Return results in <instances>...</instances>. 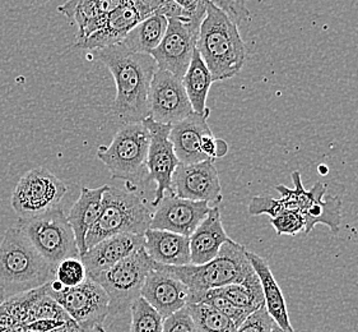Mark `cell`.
Returning <instances> with one entry per match:
<instances>
[{
	"label": "cell",
	"mask_w": 358,
	"mask_h": 332,
	"mask_svg": "<svg viewBox=\"0 0 358 332\" xmlns=\"http://www.w3.org/2000/svg\"><path fill=\"white\" fill-rule=\"evenodd\" d=\"M193 113L182 81L167 71L157 69L150 90V118L157 123L172 125Z\"/></svg>",
	"instance_id": "cell-13"
},
{
	"label": "cell",
	"mask_w": 358,
	"mask_h": 332,
	"mask_svg": "<svg viewBox=\"0 0 358 332\" xmlns=\"http://www.w3.org/2000/svg\"><path fill=\"white\" fill-rule=\"evenodd\" d=\"M198 332H236L237 326L223 313L206 303H187Z\"/></svg>",
	"instance_id": "cell-30"
},
{
	"label": "cell",
	"mask_w": 358,
	"mask_h": 332,
	"mask_svg": "<svg viewBox=\"0 0 358 332\" xmlns=\"http://www.w3.org/2000/svg\"><path fill=\"white\" fill-rule=\"evenodd\" d=\"M152 215V209L136 191L108 186L99 220L87 235V251L108 237L119 234L143 235L150 229Z\"/></svg>",
	"instance_id": "cell-5"
},
{
	"label": "cell",
	"mask_w": 358,
	"mask_h": 332,
	"mask_svg": "<svg viewBox=\"0 0 358 332\" xmlns=\"http://www.w3.org/2000/svg\"><path fill=\"white\" fill-rule=\"evenodd\" d=\"M143 237L145 252L159 265L187 266L192 263L189 237L157 229L145 230Z\"/></svg>",
	"instance_id": "cell-23"
},
{
	"label": "cell",
	"mask_w": 358,
	"mask_h": 332,
	"mask_svg": "<svg viewBox=\"0 0 358 332\" xmlns=\"http://www.w3.org/2000/svg\"><path fill=\"white\" fill-rule=\"evenodd\" d=\"M142 123L150 132V148L145 167L147 181L156 183L155 198L151 203L152 207H156L167 193H173L172 175L180 165V161L170 141L172 125L157 123L150 116Z\"/></svg>",
	"instance_id": "cell-11"
},
{
	"label": "cell",
	"mask_w": 358,
	"mask_h": 332,
	"mask_svg": "<svg viewBox=\"0 0 358 332\" xmlns=\"http://www.w3.org/2000/svg\"><path fill=\"white\" fill-rule=\"evenodd\" d=\"M124 0H65L57 8V12L72 20L77 27L76 43L91 36L100 29L111 12L122 4Z\"/></svg>",
	"instance_id": "cell-21"
},
{
	"label": "cell",
	"mask_w": 358,
	"mask_h": 332,
	"mask_svg": "<svg viewBox=\"0 0 358 332\" xmlns=\"http://www.w3.org/2000/svg\"><path fill=\"white\" fill-rule=\"evenodd\" d=\"M303 220L306 234L317 224L327 225L333 234H338L342 223V201L337 195H322L303 215Z\"/></svg>",
	"instance_id": "cell-28"
},
{
	"label": "cell",
	"mask_w": 358,
	"mask_h": 332,
	"mask_svg": "<svg viewBox=\"0 0 358 332\" xmlns=\"http://www.w3.org/2000/svg\"><path fill=\"white\" fill-rule=\"evenodd\" d=\"M7 300V298H6V293H4V288H3V285L0 284V304L4 303Z\"/></svg>",
	"instance_id": "cell-41"
},
{
	"label": "cell",
	"mask_w": 358,
	"mask_h": 332,
	"mask_svg": "<svg viewBox=\"0 0 358 332\" xmlns=\"http://www.w3.org/2000/svg\"><path fill=\"white\" fill-rule=\"evenodd\" d=\"M167 26L169 18L166 15L152 13L130 31L122 45L133 53L151 55L165 36Z\"/></svg>",
	"instance_id": "cell-27"
},
{
	"label": "cell",
	"mask_w": 358,
	"mask_h": 332,
	"mask_svg": "<svg viewBox=\"0 0 358 332\" xmlns=\"http://www.w3.org/2000/svg\"><path fill=\"white\" fill-rule=\"evenodd\" d=\"M4 332H29V330H27L26 324H17V325L10 327L9 330Z\"/></svg>",
	"instance_id": "cell-39"
},
{
	"label": "cell",
	"mask_w": 358,
	"mask_h": 332,
	"mask_svg": "<svg viewBox=\"0 0 358 332\" xmlns=\"http://www.w3.org/2000/svg\"><path fill=\"white\" fill-rule=\"evenodd\" d=\"M271 225L278 235H296L305 233V220L302 215L294 211H285L278 216L271 219Z\"/></svg>",
	"instance_id": "cell-34"
},
{
	"label": "cell",
	"mask_w": 358,
	"mask_h": 332,
	"mask_svg": "<svg viewBox=\"0 0 358 332\" xmlns=\"http://www.w3.org/2000/svg\"><path fill=\"white\" fill-rule=\"evenodd\" d=\"M153 265L155 261L142 247L106 271L88 276L108 294V317H116L129 310L136 298L141 296Z\"/></svg>",
	"instance_id": "cell-7"
},
{
	"label": "cell",
	"mask_w": 358,
	"mask_h": 332,
	"mask_svg": "<svg viewBox=\"0 0 358 332\" xmlns=\"http://www.w3.org/2000/svg\"><path fill=\"white\" fill-rule=\"evenodd\" d=\"M271 332H296L294 328H289V330H285V328H282L280 326L277 325V324H274L272 327V330Z\"/></svg>",
	"instance_id": "cell-40"
},
{
	"label": "cell",
	"mask_w": 358,
	"mask_h": 332,
	"mask_svg": "<svg viewBox=\"0 0 358 332\" xmlns=\"http://www.w3.org/2000/svg\"><path fill=\"white\" fill-rule=\"evenodd\" d=\"M196 50L215 82L229 80L243 69L246 48L236 25L222 9L209 3L201 22Z\"/></svg>",
	"instance_id": "cell-2"
},
{
	"label": "cell",
	"mask_w": 358,
	"mask_h": 332,
	"mask_svg": "<svg viewBox=\"0 0 358 332\" xmlns=\"http://www.w3.org/2000/svg\"><path fill=\"white\" fill-rule=\"evenodd\" d=\"M152 13L151 8L144 0H124L119 8L106 17L100 29L91 36L76 43V46L83 50L94 51L122 43L130 31Z\"/></svg>",
	"instance_id": "cell-15"
},
{
	"label": "cell",
	"mask_w": 358,
	"mask_h": 332,
	"mask_svg": "<svg viewBox=\"0 0 358 332\" xmlns=\"http://www.w3.org/2000/svg\"><path fill=\"white\" fill-rule=\"evenodd\" d=\"M274 324V319L263 305L249 314L244 322L237 327L236 332H271Z\"/></svg>",
	"instance_id": "cell-35"
},
{
	"label": "cell",
	"mask_w": 358,
	"mask_h": 332,
	"mask_svg": "<svg viewBox=\"0 0 358 332\" xmlns=\"http://www.w3.org/2000/svg\"><path fill=\"white\" fill-rule=\"evenodd\" d=\"M0 332H4V331H3V330H1V328H0Z\"/></svg>",
	"instance_id": "cell-43"
},
{
	"label": "cell",
	"mask_w": 358,
	"mask_h": 332,
	"mask_svg": "<svg viewBox=\"0 0 358 332\" xmlns=\"http://www.w3.org/2000/svg\"><path fill=\"white\" fill-rule=\"evenodd\" d=\"M246 256L250 261L251 266L254 268L255 274L258 275L259 280L262 284L266 311L274 319V322L282 328H285V330L294 328L291 325L288 311H287L286 299L283 296L282 289L275 280L268 262L263 257L258 256L257 253H252L250 251H246Z\"/></svg>",
	"instance_id": "cell-25"
},
{
	"label": "cell",
	"mask_w": 358,
	"mask_h": 332,
	"mask_svg": "<svg viewBox=\"0 0 358 332\" xmlns=\"http://www.w3.org/2000/svg\"><path fill=\"white\" fill-rule=\"evenodd\" d=\"M162 332H198L187 307L164 319Z\"/></svg>",
	"instance_id": "cell-37"
},
{
	"label": "cell",
	"mask_w": 358,
	"mask_h": 332,
	"mask_svg": "<svg viewBox=\"0 0 358 332\" xmlns=\"http://www.w3.org/2000/svg\"><path fill=\"white\" fill-rule=\"evenodd\" d=\"M54 272L17 226L6 231L0 243V284L7 299L49 284Z\"/></svg>",
	"instance_id": "cell-3"
},
{
	"label": "cell",
	"mask_w": 358,
	"mask_h": 332,
	"mask_svg": "<svg viewBox=\"0 0 358 332\" xmlns=\"http://www.w3.org/2000/svg\"><path fill=\"white\" fill-rule=\"evenodd\" d=\"M150 132L143 123L124 124L111 144L97 148V158L106 166L113 179L127 183L130 191L147 181V155Z\"/></svg>",
	"instance_id": "cell-6"
},
{
	"label": "cell",
	"mask_w": 358,
	"mask_h": 332,
	"mask_svg": "<svg viewBox=\"0 0 358 332\" xmlns=\"http://www.w3.org/2000/svg\"><path fill=\"white\" fill-rule=\"evenodd\" d=\"M88 274H87L86 266L80 261L79 257H71L62 261L54 272V279L62 282L64 288H74L80 284L86 282Z\"/></svg>",
	"instance_id": "cell-33"
},
{
	"label": "cell",
	"mask_w": 358,
	"mask_h": 332,
	"mask_svg": "<svg viewBox=\"0 0 358 332\" xmlns=\"http://www.w3.org/2000/svg\"><path fill=\"white\" fill-rule=\"evenodd\" d=\"M142 247H144L143 235L119 234L101 240L79 258L86 266L88 276H91L113 268Z\"/></svg>",
	"instance_id": "cell-20"
},
{
	"label": "cell",
	"mask_w": 358,
	"mask_h": 332,
	"mask_svg": "<svg viewBox=\"0 0 358 332\" xmlns=\"http://www.w3.org/2000/svg\"><path fill=\"white\" fill-rule=\"evenodd\" d=\"M210 111L193 113L181 122L172 124L170 141L180 164H195L208 160L203 153L204 141L213 136L208 124Z\"/></svg>",
	"instance_id": "cell-19"
},
{
	"label": "cell",
	"mask_w": 358,
	"mask_h": 332,
	"mask_svg": "<svg viewBox=\"0 0 358 332\" xmlns=\"http://www.w3.org/2000/svg\"><path fill=\"white\" fill-rule=\"evenodd\" d=\"M246 251L245 246L229 238L217 257L204 265L190 263L187 266H165L157 262L156 265L185 284L190 296H196L208 290L241 284L254 274L255 271L246 256Z\"/></svg>",
	"instance_id": "cell-4"
},
{
	"label": "cell",
	"mask_w": 358,
	"mask_h": 332,
	"mask_svg": "<svg viewBox=\"0 0 358 332\" xmlns=\"http://www.w3.org/2000/svg\"><path fill=\"white\" fill-rule=\"evenodd\" d=\"M285 205L282 200H275L272 197H254L249 205V214L251 216L269 215L271 219L278 216L285 212Z\"/></svg>",
	"instance_id": "cell-36"
},
{
	"label": "cell",
	"mask_w": 358,
	"mask_h": 332,
	"mask_svg": "<svg viewBox=\"0 0 358 332\" xmlns=\"http://www.w3.org/2000/svg\"><path fill=\"white\" fill-rule=\"evenodd\" d=\"M15 226L54 268L65 258L79 257L74 231L59 206L37 216L20 219Z\"/></svg>",
	"instance_id": "cell-8"
},
{
	"label": "cell",
	"mask_w": 358,
	"mask_h": 332,
	"mask_svg": "<svg viewBox=\"0 0 358 332\" xmlns=\"http://www.w3.org/2000/svg\"><path fill=\"white\" fill-rule=\"evenodd\" d=\"M229 239L223 228L221 211L215 206L189 237L192 265H204L215 258Z\"/></svg>",
	"instance_id": "cell-22"
},
{
	"label": "cell",
	"mask_w": 358,
	"mask_h": 332,
	"mask_svg": "<svg viewBox=\"0 0 358 332\" xmlns=\"http://www.w3.org/2000/svg\"><path fill=\"white\" fill-rule=\"evenodd\" d=\"M210 206L167 193L155 207L150 229L167 230L190 237L198 225L207 217Z\"/></svg>",
	"instance_id": "cell-17"
},
{
	"label": "cell",
	"mask_w": 358,
	"mask_h": 332,
	"mask_svg": "<svg viewBox=\"0 0 358 332\" xmlns=\"http://www.w3.org/2000/svg\"><path fill=\"white\" fill-rule=\"evenodd\" d=\"M181 81L187 91V99L192 104L194 113L204 114L210 111V109L207 106V99L209 90L215 83V81L207 65L203 62L199 51L196 49L194 50L192 62Z\"/></svg>",
	"instance_id": "cell-26"
},
{
	"label": "cell",
	"mask_w": 358,
	"mask_h": 332,
	"mask_svg": "<svg viewBox=\"0 0 358 332\" xmlns=\"http://www.w3.org/2000/svg\"><path fill=\"white\" fill-rule=\"evenodd\" d=\"M141 296L165 319L187 307L190 291L185 284L158 268L155 262L153 270L144 282Z\"/></svg>",
	"instance_id": "cell-18"
},
{
	"label": "cell",
	"mask_w": 358,
	"mask_h": 332,
	"mask_svg": "<svg viewBox=\"0 0 358 332\" xmlns=\"http://www.w3.org/2000/svg\"><path fill=\"white\" fill-rule=\"evenodd\" d=\"M198 34L199 29L192 23L169 18L165 36L151 53L158 69L167 71L182 80L196 49Z\"/></svg>",
	"instance_id": "cell-12"
},
{
	"label": "cell",
	"mask_w": 358,
	"mask_h": 332,
	"mask_svg": "<svg viewBox=\"0 0 358 332\" xmlns=\"http://www.w3.org/2000/svg\"><path fill=\"white\" fill-rule=\"evenodd\" d=\"M69 321H60V319H37L27 325L29 332H51L59 327L65 325Z\"/></svg>",
	"instance_id": "cell-38"
},
{
	"label": "cell",
	"mask_w": 358,
	"mask_h": 332,
	"mask_svg": "<svg viewBox=\"0 0 358 332\" xmlns=\"http://www.w3.org/2000/svg\"><path fill=\"white\" fill-rule=\"evenodd\" d=\"M106 189H108V184L94 188V189L82 188L78 200L73 205L69 215L66 216L74 231L79 257L87 252V235L90 231L92 230V228L99 220L101 209H102V198Z\"/></svg>",
	"instance_id": "cell-24"
},
{
	"label": "cell",
	"mask_w": 358,
	"mask_h": 332,
	"mask_svg": "<svg viewBox=\"0 0 358 332\" xmlns=\"http://www.w3.org/2000/svg\"><path fill=\"white\" fill-rule=\"evenodd\" d=\"M96 330H97V331L99 332H108L106 331V330H105V328H103V327H102V326H99V327H96Z\"/></svg>",
	"instance_id": "cell-42"
},
{
	"label": "cell",
	"mask_w": 358,
	"mask_h": 332,
	"mask_svg": "<svg viewBox=\"0 0 358 332\" xmlns=\"http://www.w3.org/2000/svg\"><path fill=\"white\" fill-rule=\"evenodd\" d=\"M217 290L224 298H227L229 302L236 304L250 313L265 305L262 284L259 280L258 275L255 272L250 275L241 284H232Z\"/></svg>",
	"instance_id": "cell-29"
},
{
	"label": "cell",
	"mask_w": 358,
	"mask_h": 332,
	"mask_svg": "<svg viewBox=\"0 0 358 332\" xmlns=\"http://www.w3.org/2000/svg\"><path fill=\"white\" fill-rule=\"evenodd\" d=\"M153 13L189 22L201 29L209 3L222 9L237 27L251 18L245 0H144Z\"/></svg>",
	"instance_id": "cell-16"
},
{
	"label": "cell",
	"mask_w": 358,
	"mask_h": 332,
	"mask_svg": "<svg viewBox=\"0 0 358 332\" xmlns=\"http://www.w3.org/2000/svg\"><path fill=\"white\" fill-rule=\"evenodd\" d=\"M131 332H162L164 317L144 298H136L130 305Z\"/></svg>",
	"instance_id": "cell-31"
},
{
	"label": "cell",
	"mask_w": 358,
	"mask_h": 332,
	"mask_svg": "<svg viewBox=\"0 0 358 332\" xmlns=\"http://www.w3.org/2000/svg\"><path fill=\"white\" fill-rule=\"evenodd\" d=\"M37 319H60V321H72L68 313L62 308L57 300L48 293L41 296L34 305L29 308L24 319V324L29 325Z\"/></svg>",
	"instance_id": "cell-32"
},
{
	"label": "cell",
	"mask_w": 358,
	"mask_h": 332,
	"mask_svg": "<svg viewBox=\"0 0 358 332\" xmlns=\"http://www.w3.org/2000/svg\"><path fill=\"white\" fill-rule=\"evenodd\" d=\"M68 316L85 332L96 330L108 317V296L91 277L74 288H64L60 291H50Z\"/></svg>",
	"instance_id": "cell-10"
},
{
	"label": "cell",
	"mask_w": 358,
	"mask_h": 332,
	"mask_svg": "<svg viewBox=\"0 0 358 332\" xmlns=\"http://www.w3.org/2000/svg\"><path fill=\"white\" fill-rule=\"evenodd\" d=\"M114 77L116 95L111 111L124 124L142 123L150 116V90L158 69L150 54L128 50L122 43L91 51Z\"/></svg>",
	"instance_id": "cell-1"
},
{
	"label": "cell",
	"mask_w": 358,
	"mask_h": 332,
	"mask_svg": "<svg viewBox=\"0 0 358 332\" xmlns=\"http://www.w3.org/2000/svg\"><path fill=\"white\" fill-rule=\"evenodd\" d=\"M173 193L198 202H222V187L215 160L180 164L172 175Z\"/></svg>",
	"instance_id": "cell-14"
},
{
	"label": "cell",
	"mask_w": 358,
	"mask_h": 332,
	"mask_svg": "<svg viewBox=\"0 0 358 332\" xmlns=\"http://www.w3.org/2000/svg\"><path fill=\"white\" fill-rule=\"evenodd\" d=\"M68 192L64 181L43 167L31 169L15 186L10 205L20 219L41 215L55 209Z\"/></svg>",
	"instance_id": "cell-9"
}]
</instances>
